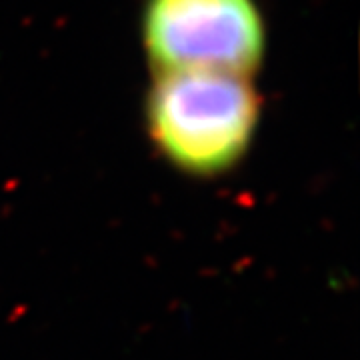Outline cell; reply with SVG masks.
Returning a JSON list of instances; mask_svg holds the SVG:
<instances>
[{"instance_id":"7a4b0ae2","label":"cell","mask_w":360,"mask_h":360,"mask_svg":"<svg viewBox=\"0 0 360 360\" xmlns=\"http://www.w3.org/2000/svg\"><path fill=\"white\" fill-rule=\"evenodd\" d=\"M142 46L158 72L214 70L255 77L266 56L257 0H146Z\"/></svg>"},{"instance_id":"6da1fadb","label":"cell","mask_w":360,"mask_h":360,"mask_svg":"<svg viewBox=\"0 0 360 360\" xmlns=\"http://www.w3.org/2000/svg\"><path fill=\"white\" fill-rule=\"evenodd\" d=\"M262 101L252 78L214 70L158 72L146 94V129L186 174L217 176L248 153Z\"/></svg>"}]
</instances>
